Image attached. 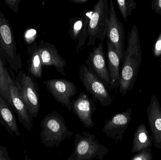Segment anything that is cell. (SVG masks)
Here are the masks:
<instances>
[{"label":"cell","instance_id":"6da1fadb","mask_svg":"<svg viewBox=\"0 0 161 160\" xmlns=\"http://www.w3.org/2000/svg\"><path fill=\"white\" fill-rule=\"evenodd\" d=\"M142 61L139 31L133 25L129 32L127 46L120 73L119 91L123 96L133 89Z\"/></svg>","mask_w":161,"mask_h":160},{"label":"cell","instance_id":"7a4b0ae2","mask_svg":"<svg viewBox=\"0 0 161 160\" xmlns=\"http://www.w3.org/2000/svg\"><path fill=\"white\" fill-rule=\"evenodd\" d=\"M40 126L42 143L48 148H58L61 143L74 135V132L68 129L63 116L56 111L48 113L42 118Z\"/></svg>","mask_w":161,"mask_h":160},{"label":"cell","instance_id":"3957f363","mask_svg":"<svg viewBox=\"0 0 161 160\" xmlns=\"http://www.w3.org/2000/svg\"><path fill=\"white\" fill-rule=\"evenodd\" d=\"M74 137V150L68 160H102L108 154V149L90 132L82 131Z\"/></svg>","mask_w":161,"mask_h":160},{"label":"cell","instance_id":"277c9868","mask_svg":"<svg viewBox=\"0 0 161 160\" xmlns=\"http://www.w3.org/2000/svg\"><path fill=\"white\" fill-rule=\"evenodd\" d=\"M0 52L16 73L23 67L20 54L17 52L15 38L8 21L0 10Z\"/></svg>","mask_w":161,"mask_h":160},{"label":"cell","instance_id":"5b68a950","mask_svg":"<svg viewBox=\"0 0 161 160\" xmlns=\"http://www.w3.org/2000/svg\"><path fill=\"white\" fill-rule=\"evenodd\" d=\"M108 3L107 0H99L92 10H90L88 25V46H94L96 40H105L109 17Z\"/></svg>","mask_w":161,"mask_h":160},{"label":"cell","instance_id":"8992f818","mask_svg":"<svg viewBox=\"0 0 161 160\" xmlns=\"http://www.w3.org/2000/svg\"><path fill=\"white\" fill-rule=\"evenodd\" d=\"M79 75L83 86L92 95L94 101H98L105 107L112 104L114 99L110 95L108 87L85 64L80 66Z\"/></svg>","mask_w":161,"mask_h":160},{"label":"cell","instance_id":"52a82bcc","mask_svg":"<svg viewBox=\"0 0 161 160\" xmlns=\"http://www.w3.org/2000/svg\"><path fill=\"white\" fill-rule=\"evenodd\" d=\"M14 81L29 114L32 118H36L40 109L36 84L30 76L22 71L19 72Z\"/></svg>","mask_w":161,"mask_h":160},{"label":"cell","instance_id":"ba28073f","mask_svg":"<svg viewBox=\"0 0 161 160\" xmlns=\"http://www.w3.org/2000/svg\"><path fill=\"white\" fill-rule=\"evenodd\" d=\"M109 7L108 20L106 38L113 46L121 62H123L125 54V31L124 25L117 18L112 0H111L110 2Z\"/></svg>","mask_w":161,"mask_h":160},{"label":"cell","instance_id":"9c48e42d","mask_svg":"<svg viewBox=\"0 0 161 160\" xmlns=\"http://www.w3.org/2000/svg\"><path fill=\"white\" fill-rule=\"evenodd\" d=\"M54 98L69 111H72V98L77 93V87L72 82L64 79L48 80L43 82Z\"/></svg>","mask_w":161,"mask_h":160},{"label":"cell","instance_id":"30bf717a","mask_svg":"<svg viewBox=\"0 0 161 160\" xmlns=\"http://www.w3.org/2000/svg\"><path fill=\"white\" fill-rule=\"evenodd\" d=\"M132 110L130 108L126 111L115 114L111 118L105 120L102 131L109 138L114 140L115 143L123 141L125 131L132 120Z\"/></svg>","mask_w":161,"mask_h":160},{"label":"cell","instance_id":"8fae6325","mask_svg":"<svg viewBox=\"0 0 161 160\" xmlns=\"http://www.w3.org/2000/svg\"><path fill=\"white\" fill-rule=\"evenodd\" d=\"M94 101L90 98L86 93L81 92L75 100H72V111L79 121L87 128L94 126L92 115L96 111Z\"/></svg>","mask_w":161,"mask_h":160},{"label":"cell","instance_id":"7c38bea8","mask_svg":"<svg viewBox=\"0 0 161 160\" xmlns=\"http://www.w3.org/2000/svg\"><path fill=\"white\" fill-rule=\"evenodd\" d=\"M85 64L103 82L108 88L110 84L109 74L108 70L104 47L102 43L93 48L89 54Z\"/></svg>","mask_w":161,"mask_h":160},{"label":"cell","instance_id":"4fadbf2b","mask_svg":"<svg viewBox=\"0 0 161 160\" xmlns=\"http://www.w3.org/2000/svg\"><path fill=\"white\" fill-rule=\"evenodd\" d=\"M89 20L90 10L85 9L81 17L72 18L69 21V34L70 38L77 42L76 53L82 49L86 39L89 37Z\"/></svg>","mask_w":161,"mask_h":160},{"label":"cell","instance_id":"5bb4252c","mask_svg":"<svg viewBox=\"0 0 161 160\" xmlns=\"http://www.w3.org/2000/svg\"><path fill=\"white\" fill-rule=\"evenodd\" d=\"M8 102L17 114L19 123L25 129L30 131L33 127V118L29 114L13 79L9 84V100Z\"/></svg>","mask_w":161,"mask_h":160},{"label":"cell","instance_id":"9a60e30c","mask_svg":"<svg viewBox=\"0 0 161 160\" xmlns=\"http://www.w3.org/2000/svg\"><path fill=\"white\" fill-rule=\"evenodd\" d=\"M148 124L154 146L161 149V107L158 98L151 95L150 103L147 110Z\"/></svg>","mask_w":161,"mask_h":160},{"label":"cell","instance_id":"2e32d148","mask_svg":"<svg viewBox=\"0 0 161 160\" xmlns=\"http://www.w3.org/2000/svg\"><path fill=\"white\" fill-rule=\"evenodd\" d=\"M38 47L43 66H53L58 72L64 76L66 75L64 68L67 61L59 54L56 46L42 40Z\"/></svg>","mask_w":161,"mask_h":160},{"label":"cell","instance_id":"e0dca14e","mask_svg":"<svg viewBox=\"0 0 161 160\" xmlns=\"http://www.w3.org/2000/svg\"><path fill=\"white\" fill-rule=\"evenodd\" d=\"M107 60L109 74L108 89L112 90L120 86L121 60L113 46L107 40Z\"/></svg>","mask_w":161,"mask_h":160},{"label":"cell","instance_id":"ac0fdd59","mask_svg":"<svg viewBox=\"0 0 161 160\" xmlns=\"http://www.w3.org/2000/svg\"><path fill=\"white\" fill-rule=\"evenodd\" d=\"M0 123L7 131L12 136L19 137V130L16 117L13 114L4 99L0 95Z\"/></svg>","mask_w":161,"mask_h":160},{"label":"cell","instance_id":"d6986e66","mask_svg":"<svg viewBox=\"0 0 161 160\" xmlns=\"http://www.w3.org/2000/svg\"><path fill=\"white\" fill-rule=\"evenodd\" d=\"M152 143L153 139L148 133L145 124L142 123L134 133L131 152L134 154L146 148H151Z\"/></svg>","mask_w":161,"mask_h":160},{"label":"cell","instance_id":"ffe728a7","mask_svg":"<svg viewBox=\"0 0 161 160\" xmlns=\"http://www.w3.org/2000/svg\"><path fill=\"white\" fill-rule=\"evenodd\" d=\"M28 51L30 54L29 71L33 77L39 79L42 77L43 65L42 63L38 47L36 44H33L28 47Z\"/></svg>","mask_w":161,"mask_h":160},{"label":"cell","instance_id":"44dd1931","mask_svg":"<svg viewBox=\"0 0 161 160\" xmlns=\"http://www.w3.org/2000/svg\"><path fill=\"white\" fill-rule=\"evenodd\" d=\"M0 52V95L7 101L9 100V84L12 78L6 68Z\"/></svg>","mask_w":161,"mask_h":160},{"label":"cell","instance_id":"7402d4cb","mask_svg":"<svg viewBox=\"0 0 161 160\" xmlns=\"http://www.w3.org/2000/svg\"><path fill=\"white\" fill-rule=\"evenodd\" d=\"M117 5L125 21L136 8V2L134 0H117Z\"/></svg>","mask_w":161,"mask_h":160},{"label":"cell","instance_id":"603a6c76","mask_svg":"<svg viewBox=\"0 0 161 160\" xmlns=\"http://www.w3.org/2000/svg\"><path fill=\"white\" fill-rule=\"evenodd\" d=\"M130 160H153L152 148H146L138 152Z\"/></svg>","mask_w":161,"mask_h":160},{"label":"cell","instance_id":"cb8c5ba5","mask_svg":"<svg viewBox=\"0 0 161 160\" xmlns=\"http://www.w3.org/2000/svg\"><path fill=\"white\" fill-rule=\"evenodd\" d=\"M37 32L35 29H28L24 33V39L27 44H30L34 43L36 39Z\"/></svg>","mask_w":161,"mask_h":160},{"label":"cell","instance_id":"d4e9b609","mask_svg":"<svg viewBox=\"0 0 161 160\" xmlns=\"http://www.w3.org/2000/svg\"><path fill=\"white\" fill-rule=\"evenodd\" d=\"M152 53L156 57L161 56V32L154 43L152 48Z\"/></svg>","mask_w":161,"mask_h":160},{"label":"cell","instance_id":"484cf974","mask_svg":"<svg viewBox=\"0 0 161 160\" xmlns=\"http://www.w3.org/2000/svg\"><path fill=\"white\" fill-rule=\"evenodd\" d=\"M21 0H5V3L11 8L13 12L17 13L19 11V4Z\"/></svg>","mask_w":161,"mask_h":160},{"label":"cell","instance_id":"4316f807","mask_svg":"<svg viewBox=\"0 0 161 160\" xmlns=\"http://www.w3.org/2000/svg\"><path fill=\"white\" fill-rule=\"evenodd\" d=\"M0 160H14L9 157L7 148L0 145Z\"/></svg>","mask_w":161,"mask_h":160},{"label":"cell","instance_id":"83f0119b","mask_svg":"<svg viewBox=\"0 0 161 160\" xmlns=\"http://www.w3.org/2000/svg\"><path fill=\"white\" fill-rule=\"evenodd\" d=\"M151 8L155 13L161 16V0H153Z\"/></svg>","mask_w":161,"mask_h":160},{"label":"cell","instance_id":"f1b7e54d","mask_svg":"<svg viewBox=\"0 0 161 160\" xmlns=\"http://www.w3.org/2000/svg\"><path fill=\"white\" fill-rule=\"evenodd\" d=\"M70 2L77 4H84L87 3L89 0H68Z\"/></svg>","mask_w":161,"mask_h":160},{"label":"cell","instance_id":"f546056e","mask_svg":"<svg viewBox=\"0 0 161 160\" xmlns=\"http://www.w3.org/2000/svg\"><path fill=\"white\" fill-rule=\"evenodd\" d=\"M22 160H33L29 158L28 157V156H25V158L24 159H23Z\"/></svg>","mask_w":161,"mask_h":160},{"label":"cell","instance_id":"4dcf8cb0","mask_svg":"<svg viewBox=\"0 0 161 160\" xmlns=\"http://www.w3.org/2000/svg\"><path fill=\"white\" fill-rule=\"evenodd\" d=\"M160 62H161V56L160 57Z\"/></svg>","mask_w":161,"mask_h":160}]
</instances>
